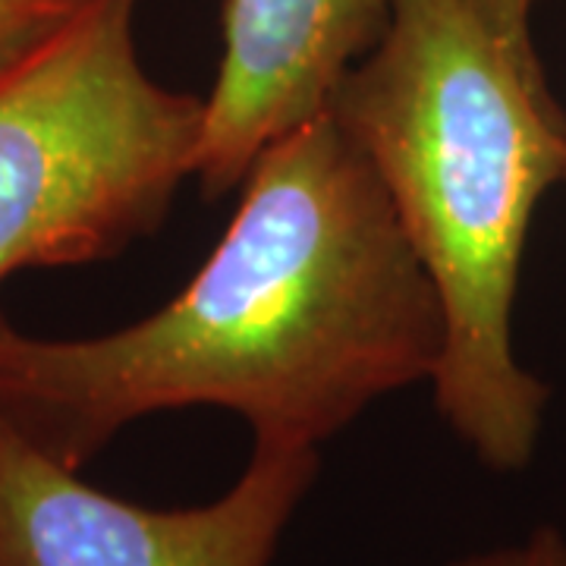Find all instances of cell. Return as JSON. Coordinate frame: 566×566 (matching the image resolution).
I'll list each match as a JSON object with an SVG mask.
<instances>
[{"label":"cell","mask_w":566,"mask_h":566,"mask_svg":"<svg viewBox=\"0 0 566 566\" xmlns=\"http://www.w3.org/2000/svg\"><path fill=\"white\" fill-rule=\"evenodd\" d=\"M318 447L252 444L218 501L155 510L82 482L0 419V566H271Z\"/></svg>","instance_id":"277c9868"},{"label":"cell","mask_w":566,"mask_h":566,"mask_svg":"<svg viewBox=\"0 0 566 566\" xmlns=\"http://www.w3.org/2000/svg\"><path fill=\"white\" fill-rule=\"evenodd\" d=\"M85 0H0V66L61 29Z\"/></svg>","instance_id":"8992f818"},{"label":"cell","mask_w":566,"mask_h":566,"mask_svg":"<svg viewBox=\"0 0 566 566\" xmlns=\"http://www.w3.org/2000/svg\"><path fill=\"white\" fill-rule=\"evenodd\" d=\"M444 353L434 283L375 167L327 111L274 139L233 221L148 318L51 340L0 312V419L80 472L136 419L218 406L255 444L318 447Z\"/></svg>","instance_id":"6da1fadb"},{"label":"cell","mask_w":566,"mask_h":566,"mask_svg":"<svg viewBox=\"0 0 566 566\" xmlns=\"http://www.w3.org/2000/svg\"><path fill=\"white\" fill-rule=\"evenodd\" d=\"M394 0H223V57L192 155L205 196L240 189L264 148L331 111Z\"/></svg>","instance_id":"5b68a950"},{"label":"cell","mask_w":566,"mask_h":566,"mask_svg":"<svg viewBox=\"0 0 566 566\" xmlns=\"http://www.w3.org/2000/svg\"><path fill=\"white\" fill-rule=\"evenodd\" d=\"M447 566H566V538L560 528L538 526L516 545L472 554Z\"/></svg>","instance_id":"ba28073f"},{"label":"cell","mask_w":566,"mask_h":566,"mask_svg":"<svg viewBox=\"0 0 566 566\" xmlns=\"http://www.w3.org/2000/svg\"><path fill=\"white\" fill-rule=\"evenodd\" d=\"M469 3L494 32V39L516 57V63H523L528 73L545 76L535 41H532V13H535L538 0H469Z\"/></svg>","instance_id":"52a82bcc"},{"label":"cell","mask_w":566,"mask_h":566,"mask_svg":"<svg viewBox=\"0 0 566 566\" xmlns=\"http://www.w3.org/2000/svg\"><path fill=\"white\" fill-rule=\"evenodd\" d=\"M136 13L85 0L0 66V281L117 259L192 177L205 98L145 73Z\"/></svg>","instance_id":"3957f363"},{"label":"cell","mask_w":566,"mask_h":566,"mask_svg":"<svg viewBox=\"0 0 566 566\" xmlns=\"http://www.w3.org/2000/svg\"><path fill=\"white\" fill-rule=\"evenodd\" d=\"M331 114L441 300V419L488 469H526L551 390L516 359L513 305L538 202L566 182V114L547 76L516 63L469 0H394Z\"/></svg>","instance_id":"7a4b0ae2"}]
</instances>
